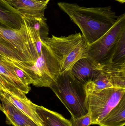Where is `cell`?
Wrapping results in <instances>:
<instances>
[{
    "mask_svg": "<svg viewBox=\"0 0 125 126\" xmlns=\"http://www.w3.org/2000/svg\"><path fill=\"white\" fill-rule=\"evenodd\" d=\"M58 5L80 28L89 45L105 34L118 18L110 6L87 7L65 2H59Z\"/></svg>",
    "mask_w": 125,
    "mask_h": 126,
    "instance_id": "1",
    "label": "cell"
},
{
    "mask_svg": "<svg viewBox=\"0 0 125 126\" xmlns=\"http://www.w3.org/2000/svg\"><path fill=\"white\" fill-rule=\"evenodd\" d=\"M42 41L58 63L60 74L70 71L78 61L87 57L89 45L80 32L67 37L53 35Z\"/></svg>",
    "mask_w": 125,
    "mask_h": 126,
    "instance_id": "2",
    "label": "cell"
},
{
    "mask_svg": "<svg viewBox=\"0 0 125 126\" xmlns=\"http://www.w3.org/2000/svg\"><path fill=\"white\" fill-rule=\"evenodd\" d=\"M49 87L73 117L78 118L89 113L84 86L74 78L70 70L59 74Z\"/></svg>",
    "mask_w": 125,
    "mask_h": 126,
    "instance_id": "3",
    "label": "cell"
},
{
    "mask_svg": "<svg viewBox=\"0 0 125 126\" xmlns=\"http://www.w3.org/2000/svg\"><path fill=\"white\" fill-rule=\"evenodd\" d=\"M9 59L31 77L32 85L36 87H49L60 74L58 63L43 41L41 53L34 62H19Z\"/></svg>",
    "mask_w": 125,
    "mask_h": 126,
    "instance_id": "4",
    "label": "cell"
},
{
    "mask_svg": "<svg viewBox=\"0 0 125 126\" xmlns=\"http://www.w3.org/2000/svg\"><path fill=\"white\" fill-rule=\"evenodd\" d=\"M125 32V13L118 16L110 29L100 39L89 45L87 58L98 67L111 63L117 45Z\"/></svg>",
    "mask_w": 125,
    "mask_h": 126,
    "instance_id": "5",
    "label": "cell"
},
{
    "mask_svg": "<svg viewBox=\"0 0 125 126\" xmlns=\"http://www.w3.org/2000/svg\"><path fill=\"white\" fill-rule=\"evenodd\" d=\"M125 95V89L109 88L87 93V105L91 125H97Z\"/></svg>",
    "mask_w": 125,
    "mask_h": 126,
    "instance_id": "6",
    "label": "cell"
},
{
    "mask_svg": "<svg viewBox=\"0 0 125 126\" xmlns=\"http://www.w3.org/2000/svg\"><path fill=\"white\" fill-rule=\"evenodd\" d=\"M23 21L20 30L13 29L0 22V43L14 47L34 62L38 57V52L31 29Z\"/></svg>",
    "mask_w": 125,
    "mask_h": 126,
    "instance_id": "7",
    "label": "cell"
},
{
    "mask_svg": "<svg viewBox=\"0 0 125 126\" xmlns=\"http://www.w3.org/2000/svg\"><path fill=\"white\" fill-rule=\"evenodd\" d=\"M0 111L6 116L7 124L13 126H39L0 94Z\"/></svg>",
    "mask_w": 125,
    "mask_h": 126,
    "instance_id": "8",
    "label": "cell"
},
{
    "mask_svg": "<svg viewBox=\"0 0 125 126\" xmlns=\"http://www.w3.org/2000/svg\"><path fill=\"white\" fill-rule=\"evenodd\" d=\"M101 68L95 65L87 58H83L73 65L70 72L74 78L84 86L97 77Z\"/></svg>",
    "mask_w": 125,
    "mask_h": 126,
    "instance_id": "9",
    "label": "cell"
},
{
    "mask_svg": "<svg viewBox=\"0 0 125 126\" xmlns=\"http://www.w3.org/2000/svg\"><path fill=\"white\" fill-rule=\"evenodd\" d=\"M21 15L38 17H45L48 3L36 0H5Z\"/></svg>",
    "mask_w": 125,
    "mask_h": 126,
    "instance_id": "10",
    "label": "cell"
},
{
    "mask_svg": "<svg viewBox=\"0 0 125 126\" xmlns=\"http://www.w3.org/2000/svg\"><path fill=\"white\" fill-rule=\"evenodd\" d=\"M0 75L11 86L25 94L31 90L29 86L24 84L16 75L14 65L9 58L0 55Z\"/></svg>",
    "mask_w": 125,
    "mask_h": 126,
    "instance_id": "11",
    "label": "cell"
},
{
    "mask_svg": "<svg viewBox=\"0 0 125 126\" xmlns=\"http://www.w3.org/2000/svg\"><path fill=\"white\" fill-rule=\"evenodd\" d=\"M22 17L31 29L36 47L42 45V41L47 38L49 34L46 18L45 17H38L25 15H22Z\"/></svg>",
    "mask_w": 125,
    "mask_h": 126,
    "instance_id": "12",
    "label": "cell"
},
{
    "mask_svg": "<svg viewBox=\"0 0 125 126\" xmlns=\"http://www.w3.org/2000/svg\"><path fill=\"white\" fill-rule=\"evenodd\" d=\"M0 94L15 107L25 113L38 126H43L42 121L36 112L34 104L28 99L26 95L18 97L3 91H0Z\"/></svg>",
    "mask_w": 125,
    "mask_h": 126,
    "instance_id": "13",
    "label": "cell"
},
{
    "mask_svg": "<svg viewBox=\"0 0 125 126\" xmlns=\"http://www.w3.org/2000/svg\"><path fill=\"white\" fill-rule=\"evenodd\" d=\"M0 22L15 30H20L24 24L22 15L5 0H0Z\"/></svg>",
    "mask_w": 125,
    "mask_h": 126,
    "instance_id": "14",
    "label": "cell"
},
{
    "mask_svg": "<svg viewBox=\"0 0 125 126\" xmlns=\"http://www.w3.org/2000/svg\"><path fill=\"white\" fill-rule=\"evenodd\" d=\"M36 112L42 121L43 126H72L70 121L61 115L42 106L34 104Z\"/></svg>",
    "mask_w": 125,
    "mask_h": 126,
    "instance_id": "15",
    "label": "cell"
},
{
    "mask_svg": "<svg viewBox=\"0 0 125 126\" xmlns=\"http://www.w3.org/2000/svg\"><path fill=\"white\" fill-rule=\"evenodd\" d=\"M114 88L125 89V63H110L102 67Z\"/></svg>",
    "mask_w": 125,
    "mask_h": 126,
    "instance_id": "16",
    "label": "cell"
},
{
    "mask_svg": "<svg viewBox=\"0 0 125 126\" xmlns=\"http://www.w3.org/2000/svg\"><path fill=\"white\" fill-rule=\"evenodd\" d=\"M125 124V95L97 125L100 126H124Z\"/></svg>",
    "mask_w": 125,
    "mask_h": 126,
    "instance_id": "17",
    "label": "cell"
},
{
    "mask_svg": "<svg viewBox=\"0 0 125 126\" xmlns=\"http://www.w3.org/2000/svg\"><path fill=\"white\" fill-rule=\"evenodd\" d=\"M84 86L87 94L113 87L107 75L102 70V69L97 77L87 84Z\"/></svg>",
    "mask_w": 125,
    "mask_h": 126,
    "instance_id": "18",
    "label": "cell"
},
{
    "mask_svg": "<svg viewBox=\"0 0 125 126\" xmlns=\"http://www.w3.org/2000/svg\"><path fill=\"white\" fill-rule=\"evenodd\" d=\"M0 55L11 60L23 62H34L29 57L17 49L0 43Z\"/></svg>",
    "mask_w": 125,
    "mask_h": 126,
    "instance_id": "19",
    "label": "cell"
},
{
    "mask_svg": "<svg viewBox=\"0 0 125 126\" xmlns=\"http://www.w3.org/2000/svg\"><path fill=\"white\" fill-rule=\"evenodd\" d=\"M111 63H125V32L123 34L115 48Z\"/></svg>",
    "mask_w": 125,
    "mask_h": 126,
    "instance_id": "20",
    "label": "cell"
},
{
    "mask_svg": "<svg viewBox=\"0 0 125 126\" xmlns=\"http://www.w3.org/2000/svg\"><path fill=\"white\" fill-rule=\"evenodd\" d=\"M72 126H90L91 125V118L90 113L78 118L71 117L70 121Z\"/></svg>",
    "mask_w": 125,
    "mask_h": 126,
    "instance_id": "21",
    "label": "cell"
},
{
    "mask_svg": "<svg viewBox=\"0 0 125 126\" xmlns=\"http://www.w3.org/2000/svg\"><path fill=\"white\" fill-rule=\"evenodd\" d=\"M13 65H14L15 72L16 75L21 80V81L27 86H29L30 84H32L33 80L31 78V77L23 70L18 68L14 64Z\"/></svg>",
    "mask_w": 125,
    "mask_h": 126,
    "instance_id": "22",
    "label": "cell"
},
{
    "mask_svg": "<svg viewBox=\"0 0 125 126\" xmlns=\"http://www.w3.org/2000/svg\"><path fill=\"white\" fill-rule=\"evenodd\" d=\"M36 0L39 1H42V2H47L48 3V1L50 0Z\"/></svg>",
    "mask_w": 125,
    "mask_h": 126,
    "instance_id": "23",
    "label": "cell"
},
{
    "mask_svg": "<svg viewBox=\"0 0 125 126\" xmlns=\"http://www.w3.org/2000/svg\"><path fill=\"white\" fill-rule=\"evenodd\" d=\"M120 3H124L125 2V0H116Z\"/></svg>",
    "mask_w": 125,
    "mask_h": 126,
    "instance_id": "24",
    "label": "cell"
},
{
    "mask_svg": "<svg viewBox=\"0 0 125 126\" xmlns=\"http://www.w3.org/2000/svg\"><path fill=\"white\" fill-rule=\"evenodd\" d=\"M1 106V104L0 103V108Z\"/></svg>",
    "mask_w": 125,
    "mask_h": 126,
    "instance_id": "25",
    "label": "cell"
}]
</instances>
